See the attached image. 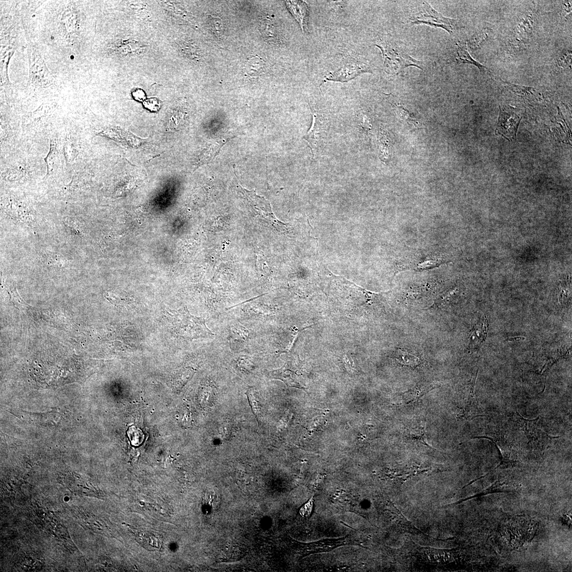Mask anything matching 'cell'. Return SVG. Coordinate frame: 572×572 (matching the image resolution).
<instances>
[{"instance_id":"6da1fadb","label":"cell","mask_w":572,"mask_h":572,"mask_svg":"<svg viewBox=\"0 0 572 572\" xmlns=\"http://www.w3.org/2000/svg\"><path fill=\"white\" fill-rule=\"evenodd\" d=\"M174 314L173 325L177 333L184 338L193 340L213 336L204 320L193 316L188 309H181Z\"/></svg>"},{"instance_id":"7a4b0ae2","label":"cell","mask_w":572,"mask_h":572,"mask_svg":"<svg viewBox=\"0 0 572 572\" xmlns=\"http://www.w3.org/2000/svg\"><path fill=\"white\" fill-rule=\"evenodd\" d=\"M384 57V65L386 73L397 75L406 68L415 66L423 69V63L417 61L397 45L391 43H381L377 45Z\"/></svg>"},{"instance_id":"3957f363","label":"cell","mask_w":572,"mask_h":572,"mask_svg":"<svg viewBox=\"0 0 572 572\" xmlns=\"http://www.w3.org/2000/svg\"><path fill=\"white\" fill-rule=\"evenodd\" d=\"M408 22L411 26L423 24L440 28L450 34L459 28L457 20L443 16L426 2H423L418 11L412 14Z\"/></svg>"},{"instance_id":"277c9868","label":"cell","mask_w":572,"mask_h":572,"mask_svg":"<svg viewBox=\"0 0 572 572\" xmlns=\"http://www.w3.org/2000/svg\"><path fill=\"white\" fill-rule=\"evenodd\" d=\"M28 55L30 62V83L45 88L54 84L55 78L51 74L39 51L29 44Z\"/></svg>"},{"instance_id":"5b68a950","label":"cell","mask_w":572,"mask_h":572,"mask_svg":"<svg viewBox=\"0 0 572 572\" xmlns=\"http://www.w3.org/2000/svg\"><path fill=\"white\" fill-rule=\"evenodd\" d=\"M353 538L349 535L345 537L325 539L308 543L296 542L299 554L302 557L312 554L331 552L333 550L346 545L355 544Z\"/></svg>"},{"instance_id":"8992f818","label":"cell","mask_w":572,"mask_h":572,"mask_svg":"<svg viewBox=\"0 0 572 572\" xmlns=\"http://www.w3.org/2000/svg\"><path fill=\"white\" fill-rule=\"evenodd\" d=\"M499 116L497 132L508 139L516 138V132L521 120L518 110L508 105L499 106Z\"/></svg>"},{"instance_id":"52a82bcc","label":"cell","mask_w":572,"mask_h":572,"mask_svg":"<svg viewBox=\"0 0 572 572\" xmlns=\"http://www.w3.org/2000/svg\"><path fill=\"white\" fill-rule=\"evenodd\" d=\"M269 375L270 378L282 381L290 388L305 390L303 385L298 379V374L292 363H286L281 368L271 371Z\"/></svg>"},{"instance_id":"ba28073f","label":"cell","mask_w":572,"mask_h":572,"mask_svg":"<svg viewBox=\"0 0 572 572\" xmlns=\"http://www.w3.org/2000/svg\"><path fill=\"white\" fill-rule=\"evenodd\" d=\"M438 383L421 382L418 383L413 389L400 394L401 398L398 405L403 406L409 404L415 400L420 398L428 392L438 388Z\"/></svg>"},{"instance_id":"9c48e42d","label":"cell","mask_w":572,"mask_h":572,"mask_svg":"<svg viewBox=\"0 0 572 572\" xmlns=\"http://www.w3.org/2000/svg\"><path fill=\"white\" fill-rule=\"evenodd\" d=\"M245 196L254 210L263 218L275 222L276 219L274 216L269 203L263 197L256 195L254 192H249L243 189Z\"/></svg>"},{"instance_id":"30bf717a","label":"cell","mask_w":572,"mask_h":572,"mask_svg":"<svg viewBox=\"0 0 572 572\" xmlns=\"http://www.w3.org/2000/svg\"><path fill=\"white\" fill-rule=\"evenodd\" d=\"M366 73H371V71L369 66L366 63H361L353 65H346L335 72L331 76L330 80L345 81Z\"/></svg>"},{"instance_id":"8fae6325","label":"cell","mask_w":572,"mask_h":572,"mask_svg":"<svg viewBox=\"0 0 572 572\" xmlns=\"http://www.w3.org/2000/svg\"><path fill=\"white\" fill-rule=\"evenodd\" d=\"M322 126L320 121L316 114L313 115L312 126L307 134L304 136L305 139L312 152L313 154L316 153L319 148L322 137Z\"/></svg>"},{"instance_id":"7c38bea8","label":"cell","mask_w":572,"mask_h":572,"mask_svg":"<svg viewBox=\"0 0 572 572\" xmlns=\"http://www.w3.org/2000/svg\"><path fill=\"white\" fill-rule=\"evenodd\" d=\"M488 323L487 319L484 318L474 328L469 337L468 348L473 350L478 348L485 340Z\"/></svg>"},{"instance_id":"4fadbf2b","label":"cell","mask_w":572,"mask_h":572,"mask_svg":"<svg viewBox=\"0 0 572 572\" xmlns=\"http://www.w3.org/2000/svg\"><path fill=\"white\" fill-rule=\"evenodd\" d=\"M457 57L456 59L457 64H468L473 65L479 68L481 73H486L489 70L487 67L483 65L473 59L468 53L467 47V43H457Z\"/></svg>"},{"instance_id":"5bb4252c","label":"cell","mask_w":572,"mask_h":572,"mask_svg":"<svg viewBox=\"0 0 572 572\" xmlns=\"http://www.w3.org/2000/svg\"><path fill=\"white\" fill-rule=\"evenodd\" d=\"M287 4L304 32L308 22V11L306 4L302 2H288Z\"/></svg>"},{"instance_id":"9a60e30c","label":"cell","mask_w":572,"mask_h":572,"mask_svg":"<svg viewBox=\"0 0 572 572\" xmlns=\"http://www.w3.org/2000/svg\"><path fill=\"white\" fill-rule=\"evenodd\" d=\"M265 65L261 57L254 55L250 57L246 64V73L250 78H258L263 74Z\"/></svg>"},{"instance_id":"2e32d148","label":"cell","mask_w":572,"mask_h":572,"mask_svg":"<svg viewBox=\"0 0 572 572\" xmlns=\"http://www.w3.org/2000/svg\"><path fill=\"white\" fill-rule=\"evenodd\" d=\"M393 106L395 112L400 120L415 128L421 127V123L416 118H415L413 114L403 106L394 103Z\"/></svg>"},{"instance_id":"e0dca14e","label":"cell","mask_w":572,"mask_h":572,"mask_svg":"<svg viewBox=\"0 0 572 572\" xmlns=\"http://www.w3.org/2000/svg\"><path fill=\"white\" fill-rule=\"evenodd\" d=\"M396 359L400 364L409 367H416L421 363L419 356L400 348L396 351Z\"/></svg>"},{"instance_id":"ac0fdd59","label":"cell","mask_w":572,"mask_h":572,"mask_svg":"<svg viewBox=\"0 0 572 572\" xmlns=\"http://www.w3.org/2000/svg\"><path fill=\"white\" fill-rule=\"evenodd\" d=\"M59 156V152L57 149L55 141L51 140L50 152L45 159L47 168V176L54 173L58 163Z\"/></svg>"},{"instance_id":"d6986e66","label":"cell","mask_w":572,"mask_h":572,"mask_svg":"<svg viewBox=\"0 0 572 572\" xmlns=\"http://www.w3.org/2000/svg\"><path fill=\"white\" fill-rule=\"evenodd\" d=\"M425 421H423L418 426L408 427L405 431L404 437L411 440L419 441L428 447L425 440Z\"/></svg>"},{"instance_id":"ffe728a7","label":"cell","mask_w":572,"mask_h":572,"mask_svg":"<svg viewBox=\"0 0 572 572\" xmlns=\"http://www.w3.org/2000/svg\"><path fill=\"white\" fill-rule=\"evenodd\" d=\"M246 394L248 397L251 410L260 425L261 408L258 393L253 388H250L247 391Z\"/></svg>"},{"instance_id":"44dd1931","label":"cell","mask_w":572,"mask_h":572,"mask_svg":"<svg viewBox=\"0 0 572 572\" xmlns=\"http://www.w3.org/2000/svg\"><path fill=\"white\" fill-rule=\"evenodd\" d=\"M446 264L445 261H443L441 259L437 258H429L426 260L422 261L421 263L417 264L416 266H413L411 270L416 271H423L425 270H431Z\"/></svg>"},{"instance_id":"7402d4cb","label":"cell","mask_w":572,"mask_h":572,"mask_svg":"<svg viewBox=\"0 0 572 572\" xmlns=\"http://www.w3.org/2000/svg\"><path fill=\"white\" fill-rule=\"evenodd\" d=\"M127 433L129 439H130L133 446H139L145 440L144 434L140 428L135 426H131L129 427Z\"/></svg>"},{"instance_id":"603a6c76","label":"cell","mask_w":572,"mask_h":572,"mask_svg":"<svg viewBox=\"0 0 572 572\" xmlns=\"http://www.w3.org/2000/svg\"><path fill=\"white\" fill-rule=\"evenodd\" d=\"M65 225L70 230L79 235H83L84 231L83 221L76 218H66L64 220Z\"/></svg>"},{"instance_id":"cb8c5ba5","label":"cell","mask_w":572,"mask_h":572,"mask_svg":"<svg viewBox=\"0 0 572 572\" xmlns=\"http://www.w3.org/2000/svg\"><path fill=\"white\" fill-rule=\"evenodd\" d=\"M64 152L67 163L73 162L78 154L76 147L72 142L66 143L64 147Z\"/></svg>"},{"instance_id":"d4e9b609","label":"cell","mask_w":572,"mask_h":572,"mask_svg":"<svg viewBox=\"0 0 572 572\" xmlns=\"http://www.w3.org/2000/svg\"><path fill=\"white\" fill-rule=\"evenodd\" d=\"M209 25L211 31L217 35L221 36L224 32V25L221 19L210 17Z\"/></svg>"},{"instance_id":"484cf974","label":"cell","mask_w":572,"mask_h":572,"mask_svg":"<svg viewBox=\"0 0 572 572\" xmlns=\"http://www.w3.org/2000/svg\"><path fill=\"white\" fill-rule=\"evenodd\" d=\"M487 33L482 32L476 33L469 40V46L472 49H476L487 38Z\"/></svg>"},{"instance_id":"4316f807","label":"cell","mask_w":572,"mask_h":572,"mask_svg":"<svg viewBox=\"0 0 572 572\" xmlns=\"http://www.w3.org/2000/svg\"><path fill=\"white\" fill-rule=\"evenodd\" d=\"M232 335L235 338L246 339L248 337L249 332L242 326L236 324L232 327Z\"/></svg>"},{"instance_id":"83f0119b","label":"cell","mask_w":572,"mask_h":572,"mask_svg":"<svg viewBox=\"0 0 572 572\" xmlns=\"http://www.w3.org/2000/svg\"><path fill=\"white\" fill-rule=\"evenodd\" d=\"M314 499L312 497L308 502L306 503L302 508L300 509V514L301 516L306 518H308L311 516L313 510Z\"/></svg>"},{"instance_id":"f1b7e54d","label":"cell","mask_w":572,"mask_h":572,"mask_svg":"<svg viewBox=\"0 0 572 572\" xmlns=\"http://www.w3.org/2000/svg\"><path fill=\"white\" fill-rule=\"evenodd\" d=\"M145 106L151 111H158L161 107V104L159 100L156 98L149 99L144 102Z\"/></svg>"},{"instance_id":"f546056e","label":"cell","mask_w":572,"mask_h":572,"mask_svg":"<svg viewBox=\"0 0 572 572\" xmlns=\"http://www.w3.org/2000/svg\"><path fill=\"white\" fill-rule=\"evenodd\" d=\"M239 361V364L241 367L244 368L247 370H249L253 368V365L251 361L250 360V359H248L247 357L244 358V359L240 358V359Z\"/></svg>"},{"instance_id":"4dcf8cb0","label":"cell","mask_w":572,"mask_h":572,"mask_svg":"<svg viewBox=\"0 0 572 572\" xmlns=\"http://www.w3.org/2000/svg\"><path fill=\"white\" fill-rule=\"evenodd\" d=\"M133 96L135 100L139 102L145 101L146 98L145 92L140 89H137L133 92Z\"/></svg>"}]
</instances>
